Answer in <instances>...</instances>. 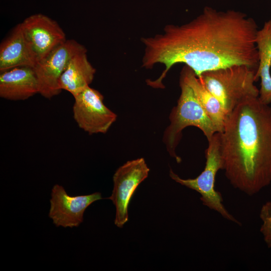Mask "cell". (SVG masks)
<instances>
[{"instance_id":"1","label":"cell","mask_w":271,"mask_h":271,"mask_svg":"<svg viewBox=\"0 0 271 271\" xmlns=\"http://www.w3.org/2000/svg\"><path fill=\"white\" fill-rule=\"evenodd\" d=\"M258 30L254 20L244 13L208 6L189 22L167 25L162 33L142 38V66L151 69L158 63L165 66L159 78L148 84L163 88L167 73L179 63L189 67L198 77L205 72L233 65H245L256 71Z\"/></svg>"},{"instance_id":"2","label":"cell","mask_w":271,"mask_h":271,"mask_svg":"<svg viewBox=\"0 0 271 271\" xmlns=\"http://www.w3.org/2000/svg\"><path fill=\"white\" fill-rule=\"evenodd\" d=\"M222 170L230 184L253 196L271 183V106L247 99L226 116L219 132Z\"/></svg>"},{"instance_id":"3","label":"cell","mask_w":271,"mask_h":271,"mask_svg":"<svg viewBox=\"0 0 271 271\" xmlns=\"http://www.w3.org/2000/svg\"><path fill=\"white\" fill-rule=\"evenodd\" d=\"M256 70L245 65L228 67L203 73L198 77L218 100L226 115L242 102L259 96L254 85Z\"/></svg>"},{"instance_id":"4","label":"cell","mask_w":271,"mask_h":271,"mask_svg":"<svg viewBox=\"0 0 271 271\" xmlns=\"http://www.w3.org/2000/svg\"><path fill=\"white\" fill-rule=\"evenodd\" d=\"M181 94L177 104L172 110L170 124L165 130L163 141L170 156L177 162L181 159L176 154V148L182 137V130L187 126L198 127L203 132L208 141H210L216 129L204 109L197 99L191 87L180 78Z\"/></svg>"},{"instance_id":"5","label":"cell","mask_w":271,"mask_h":271,"mask_svg":"<svg viewBox=\"0 0 271 271\" xmlns=\"http://www.w3.org/2000/svg\"><path fill=\"white\" fill-rule=\"evenodd\" d=\"M205 157L206 161L204 169L196 178L182 179L171 169L169 172L170 177L176 182L199 193L203 205L217 212L225 219L241 225V222L227 210L223 204L221 193L215 189L217 173L223 168L218 132L215 133L208 141Z\"/></svg>"},{"instance_id":"6","label":"cell","mask_w":271,"mask_h":271,"mask_svg":"<svg viewBox=\"0 0 271 271\" xmlns=\"http://www.w3.org/2000/svg\"><path fill=\"white\" fill-rule=\"evenodd\" d=\"M73 97V117L79 127L89 134L106 133L117 115L104 104L100 92L88 86Z\"/></svg>"},{"instance_id":"7","label":"cell","mask_w":271,"mask_h":271,"mask_svg":"<svg viewBox=\"0 0 271 271\" xmlns=\"http://www.w3.org/2000/svg\"><path fill=\"white\" fill-rule=\"evenodd\" d=\"M87 51L76 41L67 40L38 62L33 67L39 84V93L47 99L60 94L61 76L71 58L77 53Z\"/></svg>"},{"instance_id":"8","label":"cell","mask_w":271,"mask_h":271,"mask_svg":"<svg viewBox=\"0 0 271 271\" xmlns=\"http://www.w3.org/2000/svg\"><path fill=\"white\" fill-rule=\"evenodd\" d=\"M150 169L143 158L128 161L113 176V188L107 199L115 207L114 224L121 228L128 221V207L136 189L148 176Z\"/></svg>"},{"instance_id":"9","label":"cell","mask_w":271,"mask_h":271,"mask_svg":"<svg viewBox=\"0 0 271 271\" xmlns=\"http://www.w3.org/2000/svg\"><path fill=\"white\" fill-rule=\"evenodd\" d=\"M21 25L36 63L67 40L65 33L59 25L42 14L27 18Z\"/></svg>"},{"instance_id":"10","label":"cell","mask_w":271,"mask_h":271,"mask_svg":"<svg viewBox=\"0 0 271 271\" xmlns=\"http://www.w3.org/2000/svg\"><path fill=\"white\" fill-rule=\"evenodd\" d=\"M102 199L100 192L71 196L62 186L56 184L51 190L49 217L57 227H77L83 222L86 208Z\"/></svg>"},{"instance_id":"11","label":"cell","mask_w":271,"mask_h":271,"mask_svg":"<svg viewBox=\"0 0 271 271\" xmlns=\"http://www.w3.org/2000/svg\"><path fill=\"white\" fill-rule=\"evenodd\" d=\"M39 93L38 82L33 67L20 66L1 72V97L24 100Z\"/></svg>"},{"instance_id":"12","label":"cell","mask_w":271,"mask_h":271,"mask_svg":"<svg viewBox=\"0 0 271 271\" xmlns=\"http://www.w3.org/2000/svg\"><path fill=\"white\" fill-rule=\"evenodd\" d=\"M36 64L20 23L1 44L0 72L20 66L33 67Z\"/></svg>"},{"instance_id":"13","label":"cell","mask_w":271,"mask_h":271,"mask_svg":"<svg viewBox=\"0 0 271 271\" xmlns=\"http://www.w3.org/2000/svg\"><path fill=\"white\" fill-rule=\"evenodd\" d=\"M96 69L89 61L87 51L77 53L70 60L59 81V88L73 96L90 85Z\"/></svg>"},{"instance_id":"14","label":"cell","mask_w":271,"mask_h":271,"mask_svg":"<svg viewBox=\"0 0 271 271\" xmlns=\"http://www.w3.org/2000/svg\"><path fill=\"white\" fill-rule=\"evenodd\" d=\"M259 62L255 73L256 81L260 78L259 99L263 103H271V20L258 30L256 37Z\"/></svg>"},{"instance_id":"15","label":"cell","mask_w":271,"mask_h":271,"mask_svg":"<svg viewBox=\"0 0 271 271\" xmlns=\"http://www.w3.org/2000/svg\"><path fill=\"white\" fill-rule=\"evenodd\" d=\"M180 78L192 89L198 101L212 121L217 132H222L226 114L218 100L189 67L184 66L181 72Z\"/></svg>"},{"instance_id":"16","label":"cell","mask_w":271,"mask_h":271,"mask_svg":"<svg viewBox=\"0 0 271 271\" xmlns=\"http://www.w3.org/2000/svg\"><path fill=\"white\" fill-rule=\"evenodd\" d=\"M259 218L262 221L260 232L266 246L271 248V201H268L262 205Z\"/></svg>"}]
</instances>
